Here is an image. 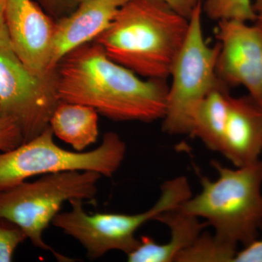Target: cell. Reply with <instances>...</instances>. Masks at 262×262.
<instances>
[{"label": "cell", "instance_id": "1", "mask_svg": "<svg viewBox=\"0 0 262 262\" xmlns=\"http://www.w3.org/2000/svg\"><path fill=\"white\" fill-rule=\"evenodd\" d=\"M60 101L81 103L115 121L163 118L167 80L141 78L91 42L66 55L56 67Z\"/></svg>", "mask_w": 262, "mask_h": 262}, {"label": "cell", "instance_id": "7", "mask_svg": "<svg viewBox=\"0 0 262 262\" xmlns=\"http://www.w3.org/2000/svg\"><path fill=\"white\" fill-rule=\"evenodd\" d=\"M203 0L189 18V30L176 57L168 85L163 131L170 135L190 134L194 108L212 91L223 84L216 75L218 43L209 46L203 35Z\"/></svg>", "mask_w": 262, "mask_h": 262}, {"label": "cell", "instance_id": "23", "mask_svg": "<svg viewBox=\"0 0 262 262\" xmlns=\"http://www.w3.org/2000/svg\"><path fill=\"white\" fill-rule=\"evenodd\" d=\"M11 47L10 34L5 18V0H0V48Z\"/></svg>", "mask_w": 262, "mask_h": 262}, {"label": "cell", "instance_id": "2", "mask_svg": "<svg viewBox=\"0 0 262 262\" xmlns=\"http://www.w3.org/2000/svg\"><path fill=\"white\" fill-rule=\"evenodd\" d=\"M189 26V18L164 2L129 0L94 42L143 78L167 80Z\"/></svg>", "mask_w": 262, "mask_h": 262}, {"label": "cell", "instance_id": "6", "mask_svg": "<svg viewBox=\"0 0 262 262\" xmlns=\"http://www.w3.org/2000/svg\"><path fill=\"white\" fill-rule=\"evenodd\" d=\"M48 126L39 135L0 154V192L39 175L63 171L97 172L112 177L125 158L126 145L120 136L108 132L98 147L71 151L57 145Z\"/></svg>", "mask_w": 262, "mask_h": 262}, {"label": "cell", "instance_id": "19", "mask_svg": "<svg viewBox=\"0 0 262 262\" xmlns=\"http://www.w3.org/2000/svg\"><path fill=\"white\" fill-rule=\"evenodd\" d=\"M23 143V134L18 124L9 117L0 115V151H10Z\"/></svg>", "mask_w": 262, "mask_h": 262}, {"label": "cell", "instance_id": "17", "mask_svg": "<svg viewBox=\"0 0 262 262\" xmlns=\"http://www.w3.org/2000/svg\"><path fill=\"white\" fill-rule=\"evenodd\" d=\"M203 12L214 21L236 20L254 22L253 0H203Z\"/></svg>", "mask_w": 262, "mask_h": 262}, {"label": "cell", "instance_id": "4", "mask_svg": "<svg viewBox=\"0 0 262 262\" xmlns=\"http://www.w3.org/2000/svg\"><path fill=\"white\" fill-rule=\"evenodd\" d=\"M101 177L91 170H72L20 183L0 192V216L18 225L36 248L50 251L59 261H73L48 246L43 239V232L65 202L94 201Z\"/></svg>", "mask_w": 262, "mask_h": 262}, {"label": "cell", "instance_id": "12", "mask_svg": "<svg viewBox=\"0 0 262 262\" xmlns=\"http://www.w3.org/2000/svg\"><path fill=\"white\" fill-rule=\"evenodd\" d=\"M220 152L236 168L261 160L262 107L248 95L229 96Z\"/></svg>", "mask_w": 262, "mask_h": 262}, {"label": "cell", "instance_id": "10", "mask_svg": "<svg viewBox=\"0 0 262 262\" xmlns=\"http://www.w3.org/2000/svg\"><path fill=\"white\" fill-rule=\"evenodd\" d=\"M5 18L12 49L24 64L37 74L51 71L56 22L34 0H5Z\"/></svg>", "mask_w": 262, "mask_h": 262}, {"label": "cell", "instance_id": "3", "mask_svg": "<svg viewBox=\"0 0 262 262\" xmlns=\"http://www.w3.org/2000/svg\"><path fill=\"white\" fill-rule=\"evenodd\" d=\"M215 181L201 177L202 189L180 206L204 219L221 238L245 246L258 238L262 229V164L229 168L217 162Z\"/></svg>", "mask_w": 262, "mask_h": 262}, {"label": "cell", "instance_id": "8", "mask_svg": "<svg viewBox=\"0 0 262 262\" xmlns=\"http://www.w3.org/2000/svg\"><path fill=\"white\" fill-rule=\"evenodd\" d=\"M59 102L56 69L35 73L11 47L0 48V115L18 124L24 143L49 126Z\"/></svg>", "mask_w": 262, "mask_h": 262}, {"label": "cell", "instance_id": "25", "mask_svg": "<svg viewBox=\"0 0 262 262\" xmlns=\"http://www.w3.org/2000/svg\"><path fill=\"white\" fill-rule=\"evenodd\" d=\"M261 160V164H262V155H261V160Z\"/></svg>", "mask_w": 262, "mask_h": 262}, {"label": "cell", "instance_id": "9", "mask_svg": "<svg viewBox=\"0 0 262 262\" xmlns=\"http://www.w3.org/2000/svg\"><path fill=\"white\" fill-rule=\"evenodd\" d=\"M216 75L227 87L242 86L262 107V28L256 22L225 20L215 29Z\"/></svg>", "mask_w": 262, "mask_h": 262}, {"label": "cell", "instance_id": "22", "mask_svg": "<svg viewBox=\"0 0 262 262\" xmlns=\"http://www.w3.org/2000/svg\"><path fill=\"white\" fill-rule=\"evenodd\" d=\"M170 5L173 10L186 18H190L193 10L201 0H160Z\"/></svg>", "mask_w": 262, "mask_h": 262}, {"label": "cell", "instance_id": "5", "mask_svg": "<svg viewBox=\"0 0 262 262\" xmlns=\"http://www.w3.org/2000/svg\"><path fill=\"white\" fill-rule=\"evenodd\" d=\"M192 196L185 177L164 182L161 194L154 206L137 214L97 213L89 214L82 208V201H70L72 209L58 213L53 224L65 234L77 239L91 259H96L113 250L127 254L139 243L136 233L146 222L156 220L162 213L178 208Z\"/></svg>", "mask_w": 262, "mask_h": 262}, {"label": "cell", "instance_id": "13", "mask_svg": "<svg viewBox=\"0 0 262 262\" xmlns=\"http://www.w3.org/2000/svg\"><path fill=\"white\" fill-rule=\"evenodd\" d=\"M157 221L170 230L168 243L160 244L151 237L142 236L136 248L127 253L130 262H172L192 244L208 224L181 209L180 206L162 213Z\"/></svg>", "mask_w": 262, "mask_h": 262}, {"label": "cell", "instance_id": "20", "mask_svg": "<svg viewBox=\"0 0 262 262\" xmlns=\"http://www.w3.org/2000/svg\"><path fill=\"white\" fill-rule=\"evenodd\" d=\"M234 262H262V239L256 238L237 251Z\"/></svg>", "mask_w": 262, "mask_h": 262}, {"label": "cell", "instance_id": "15", "mask_svg": "<svg viewBox=\"0 0 262 262\" xmlns=\"http://www.w3.org/2000/svg\"><path fill=\"white\" fill-rule=\"evenodd\" d=\"M229 96V88L221 84L202 100L192 113L189 135L195 136L212 151L220 152Z\"/></svg>", "mask_w": 262, "mask_h": 262}, {"label": "cell", "instance_id": "18", "mask_svg": "<svg viewBox=\"0 0 262 262\" xmlns=\"http://www.w3.org/2000/svg\"><path fill=\"white\" fill-rule=\"evenodd\" d=\"M26 239L27 235L18 225L0 216V262L13 261L15 250Z\"/></svg>", "mask_w": 262, "mask_h": 262}, {"label": "cell", "instance_id": "21", "mask_svg": "<svg viewBox=\"0 0 262 262\" xmlns=\"http://www.w3.org/2000/svg\"><path fill=\"white\" fill-rule=\"evenodd\" d=\"M84 0H38L42 6L53 14H70Z\"/></svg>", "mask_w": 262, "mask_h": 262}, {"label": "cell", "instance_id": "11", "mask_svg": "<svg viewBox=\"0 0 262 262\" xmlns=\"http://www.w3.org/2000/svg\"><path fill=\"white\" fill-rule=\"evenodd\" d=\"M129 0H84L70 14L56 22L50 70L66 55L94 42L111 25L119 10Z\"/></svg>", "mask_w": 262, "mask_h": 262}, {"label": "cell", "instance_id": "24", "mask_svg": "<svg viewBox=\"0 0 262 262\" xmlns=\"http://www.w3.org/2000/svg\"><path fill=\"white\" fill-rule=\"evenodd\" d=\"M253 8L256 16L254 22L262 28V0H253Z\"/></svg>", "mask_w": 262, "mask_h": 262}, {"label": "cell", "instance_id": "14", "mask_svg": "<svg viewBox=\"0 0 262 262\" xmlns=\"http://www.w3.org/2000/svg\"><path fill=\"white\" fill-rule=\"evenodd\" d=\"M54 136L82 151L97 141L98 113L81 103L60 101L49 122Z\"/></svg>", "mask_w": 262, "mask_h": 262}, {"label": "cell", "instance_id": "16", "mask_svg": "<svg viewBox=\"0 0 262 262\" xmlns=\"http://www.w3.org/2000/svg\"><path fill=\"white\" fill-rule=\"evenodd\" d=\"M237 245L216 234L202 232L179 254L176 262H234Z\"/></svg>", "mask_w": 262, "mask_h": 262}]
</instances>
